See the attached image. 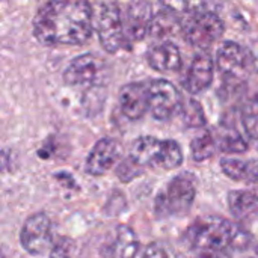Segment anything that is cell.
Listing matches in <instances>:
<instances>
[{"mask_svg":"<svg viewBox=\"0 0 258 258\" xmlns=\"http://www.w3.org/2000/svg\"><path fill=\"white\" fill-rule=\"evenodd\" d=\"M195 258H228L225 254H198Z\"/></svg>","mask_w":258,"mask_h":258,"instance_id":"obj_29","label":"cell"},{"mask_svg":"<svg viewBox=\"0 0 258 258\" xmlns=\"http://www.w3.org/2000/svg\"><path fill=\"white\" fill-rule=\"evenodd\" d=\"M216 62L222 80L228 86H242L249 77V67L252 65L249 53L234 41H224L219 45Z\"/></svg>","mask_w":258,"mask_h":258,"instance_id":"obj_7","label":"cell"},{"mask_svg":"<svg viewBox=\"0 0 258 258\" xmlns=\"http://www.w3.org/2000/svg\"><path fill=\"white\" fill-rule=\"evenodd\" d=\"M248 53H249V57H251V63H252L254 70L257 71V74H258V39L251 44V47H249V51H248Z\"/></svg>","mask_w":258,"mask_h":258,"instance_id":"obj_28","label":"cell"},{"mask_svg":"<svg viewBox=\"0 0 258 258\" xmlns=\"http://www.w3.org/2000/svg\"><path fill=\"white\" fill-rule=\"evenodd\" d=\"M142 258H175V254L168 245L162 242H154L145 248Z\"/></svg>","mask_w":258,"mask_h":258,"instance_id":"obj_27","label":"cell"},{"mask_svg":"<svg viewBox=\"0 0 258 258\" xmlns=\"http://www.w3.org/2000/svg\"><path fill=\"white\" fill-rule=\"evenodd\" d=\"M180 113H181L183 121H184V124L187 127L198 128V127H204L206 125L207 119H206L204 110H203L201 104L197 100H194V98H189L187 101L183 100Z\"/></svg>","mask_w":258,"mask_h":258,"instance_id":"obj_24","label":"cell"},{"mask_svg":"<svg viewBox=\"0 0 258 258\" xmlns=\"http://www.w3.org/2000/svg\"><path fill=\"white\" fill-rule=\"evenodd\" d=\"M163 6L177 15H192L204 11L216 12V0H162Z\"/></svg>","mask_w":258,"mask_h":258,"instance_id":"obj_20","label":"cell"},{"mask_svg":"<svg viewBox=\"0 0 258 258\" xmlns=\"http://www.w3.org/2000/svg\"><path fill=\"white\" fill-rule=\"evenodd\" d=\"M213 74L215 67L212 56L206 51H200L198 54H195L189 67V71L183 80V88L192 95L201 94L210 88L213 82Z\"/></svg>","mask_w":258,"mask_h":258,"instance_id":"obj_13","label":"cell"},{"mask_svg":"<svg viewBox=\"0 0 258 258\" xmlns=\"http://www.w3.org/2000/svg\"><path fill=\"white\" fill-rule=\"evenodd\" d=\"M95 26H97V35L100 38V42L103 48L109 53H116L121 48L130 47L124 24H122V12L121 6L115 2H104L98 6L97 15H94Z\"/></svg>","mask_w":258,"mask_h":258,"instance_id":"obj_5","label":"cell"},{"mask_svg":"<svg viewBox=\"0 0 258 258\" xmlns=\"http://www.w3.org/2000/svg\"><path fill=\"white\" fill-rule=\"evenodd\" d=\"M74 252V242L70 237H59L53 242L50 249V258H71Z\"/></svg>","mask_w":258,"mask_h":258,"instance_id":"obj_26","label":"cell"},{"mask_svg":"<svg viewBox=\"0 0 258 258\" xmlns=\"http://www.w3.org/2000/svg\"><path fill=\"white\" fill-rule=\"evenodd\" d=\"M141 168H159L171 171L183 163L181 147L172 139H157L153 136L138 138L128 156Z\"/></svg>","mask_w":258,"mask_h":258,"instance_id":"obj_3","label":"cell"},{"mask_svg":"<svg viewBox=\"0 0 258 258\" xmlns=\"http://www.w3.org/2000/svg\"><path fill=\"white\" fill-rule=\"evenodd\" d=\"M221 168L227 177L236 181L258 184V160H240L225 157L221 160Z\"/></svg>","mask_w":258,"mask_h":258,"instance_id":"obj_17","label":"cell"},{"mask_svg":"<svg viewBox=\"0 0 258 258\" xmlns=\"http://www.w3.org/2000/svg\"><path fill=\"white\" fill-rule=\"evenodd\" d=\"M184 239L198 254L227 255L230 251H242L251 243L249 234L240 225L219 216L197 219L186 230Z\"/></svg>","mask_w":258,"mask_h":258,"instance_id":"obj_2","label":"cell"},{"mask_svg":"<svg viewBox=\"0 0 258 258\" xmlns=\"http://www.w3.org/2000/svg\"><path fill=\"white\" fill-rule=\"evenodd\" d=\"M94 30V9L88 0H48L33 18V35L42 45H80Z\"/></svg>","mask_w":258,"mask_h":258,"instance_id":"obj_1","label":"cell"},{"mask_svg":"<svg viewBox=\"0 0 258 258\" xmlns=\"http://www.w3.org/2000/svg\"><path fill=\"white\" fill-rule=\"evenodd\" d=\"M257 254H258V248H257Z\"/></svg>","mask_w":258,"mask_h":258,"instance_id":"obj_31","label":"cell"},{"mask_svg":"<svg viewBox=\"0 0 258 258\" xmlns=\"http://www.w3.org/2000/svg\"><path fill=\"white\" fill-rule=\"evenodd\" d=\"M177 30H181V20L177 14H174L169 9H163L157 14H154L150 26V33L154 38H165L174 35Z\"/></svg>","mask_w":258,"mask_h":258,"instance_id":"obj_18","label":"cell"},{"mask_svg":"<svg viewBox=\"0 0 258 258\" xmlns=\"http://www.w3.org/2000/svg\"><path fill=\"white\" fill-rule=\"evenodd\" d=\"M0 258H8V255H6V251H5V248H3V246H0Z\"/></svg>","mask_w":258,"mask_h":258,"instance_id":"obj_30","label":"cell"},{"mask_svg":"<svg viewBox=\"0 0 258 258\" xmlns=\"http://www.w3.org/2000/svg\"><path fill=\"white\" fill-rule=\"evenodd\" d=\"M21 246L30 255H44L51 249V221L45 213H35L26 219L20 233Z\"/></svg>","mask_w":258,"mask_h":258,"instance_id":"obj_9","label":"cell"},{"mask_svg":"<svg viewBox=\"0 0 258 258\" xmlns=\"http://www.w3.org/2000/svg\"><path fill=\"white\" fill-rule=\"evenodd\" d=\"M197 197V181L192 174L183 172L174 177L166 190L156 200L159 216H184L194 206Z\"/></svg>","mask_w":258,"mask_h":258,"instance_id":"obj_4","label":"cell"},{"mask_svg":"<svg viewBox=\"0 0 258 258\" xmlns=\"http://www.w3.org/2000/svg\"><path fill=\"white\" fill-rule=\"evenodd\" d=\"M106 79V65L97 54L88 53L76 57L63 73V80L70 86H95Z\"/></svg>","mask_w":258,"mask_h":258,"instance_id":"obj_10","label":"cell"},{"mask_svg":"<svg viewBox=\"0 0 258 258\" xmlns=\"http://www.w3.org/2000/svg\"><path fill=\"white\" fill-rule=\"evenodd\" d=\"M119 107L125 118L141 119L148 112V85L133 82L119 91Z\"/></svg>","mask_w":258,"mask_h":258,"instance_id":"obj_14","label":"cell"},{"mask_svg":"<svg viewBox=\"0 0 258 258\" xmlns=\"http://www.w3.org/2000/svg\"><path fill=\"white\" fill-rule=\"evenodd\" d=\"M121 157V145L112 138L100 139L86 159V172L94 177L104 175Z\"/></svg>","mask_w":258,"mask_h":258,"instance_id":"obj_12","label":"cell"},{"mask_svg":"<svg viewBox=\"0 0 258 258\" xmlns=\"http://www.w3.org/2000/svg\"><path fill=\"white\" fill-rule=\"evenodd\" d=\"M122 24L128 44L144 39L150 33L151 20L154 17L153 6L148 0H136L121 8Z\"/></svg>","mask_w":258,"mask_h":258,"instance_id":"obj_11","label":"cell"},{"mask_svg":"<svg viewBox=\"0 0 258 258\" xmlns=\"http://www.w3.org/2000/svg\"><path fill=\"white\" fill-rule=\"evenodd\" d=\"M183 97L180 91L165 79L151 80L148 85V110L159 121H168L180 113Z\"/></svg>","mask_w":258,"mask_h":258,"instance_id":"obj_8","label":"cell"},{"mask_svg":"<svg viewBox=\"0 0 258 258\" xmlns=\"http://www.w3.org/2000/svg\"><path fill=\"white\" fill-rule=\"evenodd\" d=\"M216 138L210 132H204L190 142V153L195 162H204L210 159L216 151Z\"/></svg>","mask_w":258,"mask_h":258,"instance_id":"obj_21","label":"cell"},{"mask_svg":"<svg viewBox=\"0 0 258 258\" xmlns=\"http://www.w3.org/2000/svg\"><path fill=\"white\" fill-rule=\"evenodd\" d=\"M225 26L213 11H204L181 18V33L184 39L198 48H209L222 35Z\"/></svg>","mask_w":258,"mask_h":258,"instance_id":"obj_6","label":"cell"},{"mask_svg":"<svg viewBox=\"0 0 258 258\" xmlns=\"http://www.w3.org/2000/svg\"><path fill=\"white\" fill-rule=\"evenodd\" d=\"M242 125L251 139L258 141V94L245 103L242 109Z\"/></svg>","mask_w":258,"mask_h":258,"instance_id":"obj_23","label":"cell"},{"mask_svg":"<svg viewBox=\"0 0 258 258\" xmlns=\"http://www.w3.org/2000/svg\"><path fill=\"white\" fill-rule=\"evenodd\" d=\"M139 251V240L135 231L127 225L116 228V240L113 243V254L118 258H135Z\"/></svg>","mask_w":258,"mask_h":258,"instance_id":"obj_19","label":"cell"},{"mask_svg":"<svg viewBox=\"0 0 258 258\" xmlns=\"http://www.w3.org/2000/svg\"><path fill=\"white\" fill-rule=\"evenodd\" d=\"M231 213L240 221L258 216V190H231L228 194Z\"/></svg>","mask_w":258,"mask_h":258,"instance_id":"obj_16","label":"cell"},{"mask_svg":"<svg viewBox=\"0 0 258 258\" xmlns=\"http://www.w3.org/2000/svg\"><path fill=\"white\" fill-rule=\"evenodd\" d=\"M216 145L221 151L228 154H242L248 150V142L237 130H228L216 139Z\"/></svg>","mask_w":258,"mask_h":258,"instance_id":"obj_22","label":"cell"},{"mask_svg":"<svg viewBox=\"0 0 258 258\" xmlns=\"http://www.w3.org/2000/svg\"><path fill=\"white\" fill-rule=\"evenodd\" d=\"M144 168H141L138 163H135L130 157H127L122 163L118 165V169H116V175L121 181L124 183H128L132 181L133 178L139 177L142 174Z\"/></svg>","mask_w":258,"mask_h":258,"instance_id":"obj_25","label":"cell"},{"mask_svg":"<svg viewBox=\"0 0 258 258\" xmlns=\"http://www.w3.org/2000/svg\"><path fill=\"white\" fill-rule=\"evenodd\" d=\"M148 65L159 73H175L181 68V53L171 41L153 45L147 53Z\"/></svg>","mask_w":258,"mask_h":258,"instance_id":"obj_15","label":"cell"}]
</instances>
